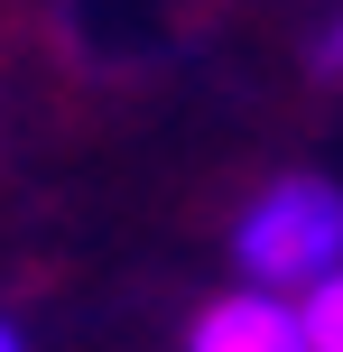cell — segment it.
<instances>
[{
  "mask_svg": "<svg viewBox=\"0 0 343 352\" xmlns=\"http://www.w3.org/2000/svg\"><path fill=\"white\" fill-rule=\"evenodd\" d=\"M0 352H19V334H10V324H0Z\"/></svg>",
  "mask_w": 343,
  "mask_h": 352,
  "instance_id": "5",
  "label": "cell"
},
{
  "mask_svg": "<svg viewBox=\"0 0 343 352\" xmlns=\"http://www.w3.org/2000/svg\"><path fill=\"white\" fill-rule=\"evenodd\" d=\"M325 74H343V28H325V56H316Z\"/></svg>",
  "mask_w": 343,
  "mask_h": 352,
  "instance_id": "4",
  "label": "cell"
},
{
  "mask_svg": "<svg viewBox=\"0 0 343 352\" xmlns=\"http://www.w3.org/2000/svg\"><path fill=\"white\" fill-rule=\"evenodd\" d=\"M241 269H251L260 287H297V278H343V195L316 186V176H297V186H278L269 204L241 223Z\"/></svg>",
  "mask_w": 343,
  "mask_h": 352,
  "instance_id": "1",
  "label": "cell"
},
{
  "mask_svg": "<svg viewBox=\"0 0 343 352\" xmlns=\"http://www.w3.org/2000/svg\"><path fill=\"white\" fill-rule=\"evenodd\" d=\"M195 352H307V306H278L269 287L223 297L195 316Z\"/></svg>",
  "mask_w": 343,
  "mask_h": 352,
  "instance_id": "2",
  "label": "cell"
},
{
  "mask_svg": "<svg viewBox=\"0 0 343 352\" xmlns=\"http://www.w3.org/2000/svg\"><path fill=\"white\" fill-rule=\"evenodd\" d=\"M307 352H343V278H325L307 297Z\"/></svg>",
  "mask_w": 343,
  "mask_h": 352,
  "instance_id": "3",
  "label": "cell"
}]
</instances>
